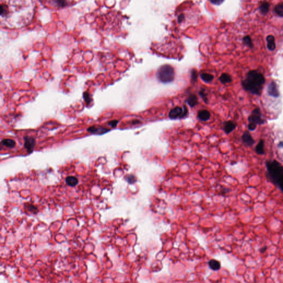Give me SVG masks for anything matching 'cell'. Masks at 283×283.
Listing matches in <instances>:
<instances>
[{
  "instance_id": "6da1fadb",
  "label": "cell",
  "mask_w": 283,
  "mask_h": 283,
  "mask_svg": "<svg viewBox=\"0 0 283 283\" xmlns=\"http://www.w3.org/2000/svg\"><path fill=\"white\" fill-rule=\"evenodd\" d=\"M264 83L265 78L262 74L256 70H252L242 81V84L244 89L247 91L254 95H260Z\"/></svg>"
},
{
  "instance_id": "7a4b0ae2",
  "label": "cell",
  "mask_w": 283,
  "mask_h": 283,
  "mask_svg": "<svg viewBox=\"0 0 283 283\" xmlns=\"http://www.w3.org/2000/svg\"><path fill=\"white\" fill-rule=\"evenodd\" d=\"M266 167L270 180L283 193V166L276 160H273L267 162Z\"/></svg>"
},
{
  "instance_id": "3957f363",
  "label": "cell",
  "mask_w": 283,
  "mask_h": 283,
  "mask_svg": "<svg viewBox=\"0 0 283 283\" xmlns=\"http://www.w3.org/2000/svg\"><path fill=\"white\" fill-rule=\"evenodd\" d=\"M157 78L162 83H168L173 81L175 77V71L170 65H164L157 71Z\"/></svg>"
},
{
  "instance_id": "277c9868",
  "label": "cell",
  "mask_w": 283,
  "mask_h": 283,
  "mask_svg": "<svg viewBox=\"0 0 283 283\" xmlns=\"http://www.w3.org/2000/svg\"><path fill=\"white\" fill-rule=\"evenodd\" d=\"M248 128L250 131L255 130L258 124L261 125L265 123V121L263 118L262 113L259 108H256L252 111L248 117Z\"/></svg>"
},
{
  "instance_id": "5b68a950",
  "label": "cell",
  "mask_w": 283,
  "mask_h": 283,
  "mask_svg": "<svg viewBox=\"0 0 283 283\" xmlns=\"http://www.w3.org/2000/svg\"><path fill=\"white\" fill-rule=\"evenodd\" d=\"M187 110L185 106L184 107L183 109L180 107H176L170 111L169 117L173 119L176 118H183L187 116Z\"/></svg>"
},
{
  "instance_id": "8992f818",
  "label": "cell",
  "mask_w": 283,
  "mask_h": 283,
  "mask_svg": "<svg viewBox=\"0 0 283 283\" xmlns=\"http://www.w3.org/2000/svg\"><path fill=\"white\" fill-rule=\"evenodd\" d=\"M24 147L27 149L28 153H30L33 152L35 145V140L34 138L26 136L24 138Z\"/></svg>"
},
{
  "instance_id": "52a82bcc",
  "label": "cell",
  "mask_w": 283,
  "mask_h": 283,
  "mask_svg": "<svg viewBox=\"0 0 283 283\" xmlns=\"http://www.w3.org/2000/svg\"><path fill=\"white\" fill-rule=\"evenodd\" d=\"M243 143L248 146H252L255 143V141L252 137L251 134L248 131L244 132L242 136Z\"/></svg>"
},
{
  "instance_id": "ba28073f",
  "label": "cell",
  "mask_w": 283,
  "mask_h": 283,
  "mask_svg": "<svg viewBox=\"0 0 283 283\" xmlns=\"http://www.w3.org/2000/svg\"><path fill=\"white\" fill-rule=\"evenodd\" d=\"M109 131L110 130L106 128L101 127H95V126L90 127L88 129V131L95 134H103Z\"/></svg>"
},
{
  "instance_id": "9c48e42d",
  "label": "cell",
  "mask_w": 283,
  "mask_h": 283,
  "mask_svg": "<svg viewBox=\"0 0 283 283\" xmlns=\"http://www.w3.org/2000/svg\"><path fill=\"white\" fill-rule=\"evenodd\" d=\"M268 92L269 95L274 97H278L279 96V92L278 90L277 85L275 82L270 83L268 86Z\"/></svg>"
},
{
  "instance_id": "30bf717a",
  "label": "cell",
  "mask_w": 283,
  "mask_h": 283,
  "mask_svg": "<svg viewBox=\"0 0 283 283\" xmlns=\"http://www.w3.org/2000/svg\"><path fill=\"white\" fill-rule=\"evenodd\" d=\"M236 126L237 124L235 122L231 121H226L223 124V131L226 134H229L235 130Z\"/></svg>"
},
{
  "instance_id": "8fae6325",
  "label": "cell",
  "mask_w": 283,
  "mask_h": 283,
  "mask_svg": "<svg viewBox=\"0 0 283 283\" xmlns=\"http://www.w3.org/2000/svg\"><path fill=\"white\" fill-rule=\"evenodd\" d=\"M197 117L202 121H206L210 118V113L206 110L199 111L197 113Z\"/></svg>"
},
{
  "instance_id": "7c38bea8",
  "label": "cell",
  "mask_w": 283,
  "mask_h": 283,
  "mask_svg": "<svg viewBox=\"0 0 283 283\" xmlns=\"http://www.w3.org/2000/svg\"><path fill=\"white\" fill-rule=\"evenodd\" d=\"M267 47L270 50H274L276 49V41L274 36L269 35L267 37Z\"/></svg>"
},
{
  "instance_id": "4fadbf2b",
  "label": "cell",
  "mask_w": 283,
  "mask_h": 283,
  "mask_svg": "<svg viewBox=\"0 0 283 283\" xmlns=\"http://www.w3.org/2000/svg\"><path fill=\"white\" fill-rule=\"evenodd\" d=\"M264 141L261 139L256 147V152L258 154L263 155L264 154Z\"/></svg>"
},
{
  "instance_id": "5bb4252c",
  "label": "cell",
  "mask_w": 283,
  "mask_h": 283,
  "mask_svg": "<svg viewBox=\"0 0 283 283\" xmlns=\"http://www.w3.org/2000/svg\"><path fill=\"white\" fill-rule=\"evenodd\" d=\"M269 3L267 2H262L259 7V10L261 14H266L268 13L269 8Z\"/></svg>"
},
{
  "instance_id": "9a60e30c",
  "label": "cell",
  "mask_w": 283,
  "mask_h": 283,
  "mask_svg": "<svg viewBox=\"0 0 283 283\" xmlns=\"http://www.w3.org/2000/svg\"><path fill=\"white\" fill-rule=\"evenodd\" d=\"M210 268L214 270H217L221 268L220 262L215 259H211L208 263Z\"/></svg>"
},
{
  "instance_id": "2e32d148",
  "label": "cell",
  "mask_w": 283,
  "mask_h": 283,
  "mask_svg": "<svg viewBox=\"0 0 283 283\" xmlns=\"http://www.w3.org/2000/svg\"><path fill=\"white\" fill-rule=\"evenodd\" d=\"M2 145L10 148H13L16 145L15 141L11 139H5L2 141Z\"/></svg>"
},
{
  "instance_id": "e0dca14e",
  "label": "cell",
  "mask_w": 283,
  "mask_h": 283,
  "mask_svg": "<svg viewBox=\"0 0 283 283\" xmlns=\"http://www.w3.org/2000/svg\"><path fill=\"white\" fill-rule=\"evenodd\" d=\"M66 183L70 187H75L78 183V180L74 176H68L66 179Z\"/></svg>"
},
{
  "instance_id": "ac0fdd59",
  "label": "cell",
  "mask_w": 283,
  "mask_h": 283,
  "mask_svg": "<svg viewBox=\"0 0 283 283\" xmlns=\"http://www.w3.org/2000/svg\"><path fill=\"white\" fill-rule=\"evenodd\" d=\"M187 102L191 107H194L197 104V98L196 95H191L187 98Z\"/></svg>"
},
{
  "instance_id": "d6986e66",
  "label": "cell",
  "mask_w": 283,
  "mask_h": 283,
  "mask_svg": "<svg viewBox=\"0 0 283 283\" xmlns=\"http://www.w3.org/2000/svg\"><path fill=\"white\" fill-rule=\"evenodd\" d=\"M220 80L223 84L231 83L232 81V77L228 74L224 73L221 75L220 77Z\"/></svg>"
},
{
  "instance_id": "ffe728a7",
  "label": "cell",
  "mask_w": 283,
  "mask_h": 283,
  "mask_svg": "<svg viewBox=\"0 0 283 283\" xmlns=\"http://www.w3.org/2000/svg\"><path fill=\"white\" fill-rule=\"evenodd\" d=\"M200 76L202 80L206 83L211 82L214 79V76L212 75L207 73H202L201 74Z\"/></svg>"
},
{
  "instance_id": "44dd1931",
  "label": "cell",
  "mask_w": 283,
  "mask_h": 283,
  "mask_svg": "<svg viewBox=\"0 0 283 283\" xmlns=\"http://www.w3.org/2000/svg\"><path fill=\"white\" fill-rule=\"evenodd\" d=\"M274 11L277 15L283 17V3H280L276 5L274 7Z\"/></svg>"
},
{
  "instance_id": "7402d4cb",
  "label": "cell",
  "mask_w": 283,
  "mask_h": 283,
  "mask_svg": "<svg viewBox=\"0 0 283 283\" xmlns=\"http://www.w3.org/2000/svg\"><path fill=\"white\" fill-rule=\"evenodd\" d=\"M83 100L85 102V103L87 104L88 105H90L92 101V99L91 98V96L90 95V94L88 92H83Z\"/></svg>"
},
{
  "instance_id": "603a6c76",
  "label": "cell",
  "mask_w": 283,
  "mask_h": 283,
  "mask_svg": "<svg viewBox=\"0 0 283 283\" xmlns=\"http://www.w3.org/2000/svg\"><path fill=\"white\" fill-rule=\"evenodd\" d=\"M243 43L248 46L249 48H252L253 47V43H252V39L250 38V37L249 36V35H247V36H246L243 38Z\"/></svg>"
},
{
  "instance_id": "cb8c5ba5",
  "label": "cell",
  "mask_w": 283,
  "mask_h": 283,
  "mask_svg": "<svg viewBox=\"0 0 283 283\" xmlns=\"http://www.w3.org/2000/svg\"><path fill=\"white\" fill-rule=\"evenodd\" d=\"M126 180L130 184H133L136 181V177L133 175H128L126 176Z\"/></svg>"
},
{
  "instance_id": "d4e9b609",
  "label": "cell",
  "mask_w": 283,
  "mask_h": 283,
  "mask_svg": "<svg viewBox=\"0 0 283 283\" xmlns=\"http://www.w3.org/2000/svg\"><path fill=\"white\" fill-rule=\"evenodd\" d=\"M54 2L56 3L58 7H63L67 5V1H54Z\"/></svg>"
},
{
  "instance_id": "484cf974",
  "label": "cell",
  "mask_w": 283,
  "mask_h": 283,
  "mask_svg": "<svg viewBox=\"0 0 283 283\" xmlns=\"http://www.w3.org/2000/svg\"><path fill=\"white\" fill-rule=\"evenodd\" d=\"M0 7H1V12H0L1 15V16L6 15L7 14V8H5V6H3L2 5L0 6Z\"/></svg>"
},
{
  "instance_id": "4316f807",
  "label": "cell",
  "mask_w": 283,
  "mask_h": 283,
  "mask_svg": "<svg viewBox=\"0 0 283 283\" xmlns=\"http://www.w3.org/2000/svg\"><path fill=\"white\" fill-rule=\"evenodd\" d=\"M118 123V121H117V120H113V121H110L109 123V125H110L112 127L114 128V127H116V126L117 125Z\"/></svg>"
},
{
  "instance_id": "83f0119b",
  "label": "cell",
  "mask_w": 283,
  "mask_h": 283,
  "mask_svg": "<svg viewBox=\"0 0 283 283\" xmlns=\"http://www.w3.org/2000/svg\"><path fill=\"white\" fill-rule=\"evenodd\" d=\"M212 3H214V5H220L221 3H222L223 1H211Z\"/></svg>"
},
{
  "instance_id": "f1b7e54d",
  "label": "cell",
  "mask_w": 283,
  "mask_h": 283,
  "mask_svg": "<svg viewBox=\"0 0 283 283\" xmlns=\"http://www.w3.org/2000/svg\"><path fill=\"white\" fill-rule=\"evenodd\" d=\"M192 79H193V80H195V81L196 79V73L195 71H193L192 73Z\"/></svg>"
}]
</instances>
